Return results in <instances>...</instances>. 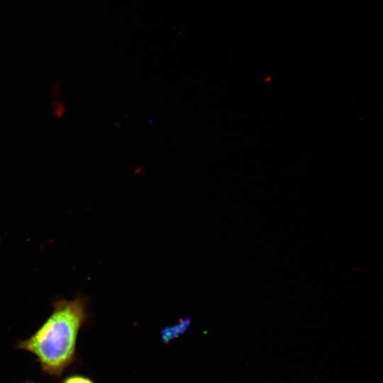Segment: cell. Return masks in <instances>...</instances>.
<instances>
[{
  "label": "cell",
  "instance_id": "cell-1",
  "mask_svg": "<svg viewBox=\"0 0 383 383\" xmlns=\"http://www.w3.org/2000/svg\"><path fill=\"white\" fill-rule=\"evenodd\" d=\"M87 319L84 299L57 300L48 318L16 348L31 353L43 373L60 377L75 361L78 335Z\"/></svg>",
  "mask_w": 383,
  "mask_h": 383
},
{
  "label": "cell",
  "instance_id": "cell-2",
  "mask_svg": "<svg viewBox=\"0 0 383 383\" xmlns=\"http://www.w3.org/2000/svg\"><path fill=\"white\" fill-rule=\"evenodd\" d=\"M188 320H184L179 322L177 325L173 326L172 328H166L163 332V337L168 338L169 335L172 337L174 334L180 331H183L189 324Z\"/></svg>",
  "mask_w": 383,
  "mask_h": 383
},
{
  "label": "cell",
  "instance_id": "cell-3",
  "mask_svg": "<svg viewBox=\"0 0 383 383\" xmlns=\"http://www.w3.org/2000/svg\"><path fill=\"white\" fill-rule=\"evenodd\" d=\"M61 383H94L90 378L80 375L72 374L65 377Z\"/></svg>",
  "mask_w": 383,
  "mask_h": 383
},
{
  "label": "cell",
  "instance_id": "cell-4",
  "mask_svg": "<svg viewBox=\"0 0 383 383\" xmlns=\"http://www.w3.org/2000/svg\"><path fill=\"white\" fill-rule=\"evenodd\" d=\"M65 104L60 100H56L52 105V111L55 116L60 117L65 112Z\"/></svg>",
  "mask_w": 383,
  "mask_h": 383
},
{
  "label": "cell",
  "instance_id": "cell-5",
  "mask_svg": "<svg viewBox=\"0 0 383 383\" xmlns=\"http://www.w3.org/2000/svg\"><path fill=\"white\" fill-rule=\"evenodd\" d=\"M26 383H33V382H26Z\"/></svg>",
  "mask_w": 383,
  "mask_h": 383
}]
</instances>
